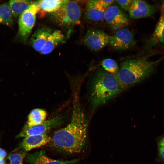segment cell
<instances>
[{"instance_id":"cell-1","label":"cell","mask_w":164,"mask_h":164,"mask_svg":"<svg viewBox=\"0 0 164 164\" xmlns=\"http://www.w3.org/2000/svg\"><path fill=\"white\" fill-rule=\"evenodd\" d=\"M78 97L76 94L70 122L56 131L50 141L54 147L70 153L81 151L87 136L88 122Z\"/></svg>"},{"instance_id":"cell-2","label":"cell","mask_w":164,"mask_h":164,"mask_svg":"<svg viewBox=\"0 0 164 164\" xmlns=\"http://www.w3.org/2000/svg\"><path fill=\"white\" fill-rule=\"evenodd\" d=\"M148 56L123 62L115 76L122 90L139 83L149 76L163 57L157 60H148Z\"/></svg>"},{"instance_id":"cell-3","label":"cell","mask_w":164,"mask_h":164,"mask_svg":"<svg viewBox=\"0 0 164 164\" xmlns=\"http://www.w3.org/2000/svg\"><path fill=\"white\" fill-rule=\"evenodd\" d=\"M122 90L115 76L99 68L91 83L90 104L92 109L104 105Z\"/></svg>"},{"instance_id":"cell-4","label":"cell","mask_w":164,"mask_h":164,"mask_svg":"<svg viewBox=\"0 0 164 164\" xmlns=\"http://www.w3.org/2000/svg\"><path fill=\"white\" fill-rule=\"evenodd\" d=\"M52 14L54 19L58 24L69 27L80 24L81 11L77 1L68 0Z\"/></svg>"},{"instance_id":"cell-5","label":"cell","mask_w":164,"mask_h":164,"mask_svg":"<svg viewBox=\"0 0 164 164\" xmlns=\"http://www.w3.org/2000/svg\"><path fill=\"white\" fill-rule=\"evenodd\" d=\"M39 11L37 2H35L19 16L15 36L17 41L25 42L27 40L35 25L36 15Z\"/></svg>"},{"instance_id":"cell-6","label":"cell","mask_w":164,"mask_h":164,"mask_svg":"<svg viewBox=\"0 0 164 164\" xmlns=\"http://www.w3.org/2000/svg\"><path fill=\"white\" fill-rule=\"evenodd\" d=\"M110 37L102 30L92 29L87 32L82 41L84 45L91 49L98 51L109 44Z\"/></svg>"},{"instance_id":"cell-7","label":"cell","mask_w":164,"mask_h":164,"mask_svg":"<svg viewBox=\"0 0 164 164\" xmlns=\"http://www.w3.org/2000/svg\"><path fill=\"white\" fill-rule=\"evenodd\" d=\"M104 19L112 29L117 31L126 26L129 21L127 14L115 5H111L106 9Z\"/></svg>"},{"instance_id":"cell-8","label":"cell","mask_w":164,"mask_h":164,"mask_svg":"<svg viewBox=\"0 0 164 164\" xmlns=\"http://www.w3.org/2000/svg\"><path fill=\"white\" fill-rule=\"evenodd\" d=\"M136 41L133 32L125 28L117 31L110 36L109 44L113 49L118 50H124L133 47Z\"/></svg>"},{"instance_id":"cell-9","label":"cell","mask_w":164,"mask_h":164,"mask_svg":"<svg viewBox=\"0 0 164 164\" xmlns=\"http://www.w3.org/2000/svg\"><path fill=\"white\" fill-rule=\"evenodd\" d=\"M63 117L61 115L46 120L39 124L31 127L24 128L17 137L46 134L50 129L61 125L63 121Z\"/></svg>"},{"instance_id":"cell-10","label":"cell","mask_w":164,"mask_h":164,"mask_svg":"<svg viewBox=\"0 0 164 164\" xmlns=\"http://www.w3.org/2000/svg\"><path fill=\"white\" fill-rule=\"evenodd\" d=\"M156 8L155 5L146 1L134 0L128 11L129 16L133 19L149 17L154 13Z\"/></svg>"},{"instance_id":"cell-11","label":"cell","mask_w":164,"mask_h":164,"mask_svg":"<svg viewBox=\"0 0 164 164\" xmlns=\"http://www.w3.org/2000/svg\"><path fill=\"white\" fill-rule=\"evenodd\" d=\"M24 159L31 164H74L79 160L78 159L67 161L53 159L49 157L44 150L26 154Z\"/></svg>"},{"instance_id":"cell-12","label":"cell","mask_w":164,"mask_h":164,"mask_svg":"<svg viewBox=\"0 0 164 164\" xmlns=\"http://www.w3.org/2000/svg\"><path fill=\"white\" fill-rule=\"evenodd\" d=\"M106 9L98 2L97 0L88 1L85 12V18L88 21L97 22L104 19Z\"/></svg>"},{"instance_id":"cell-13","label":"cell","mask_w":164,"mask_h":164,"mask_svg":"<svg viewBox=\"0 0 164 164\" xmlns=\"http://www.w3.org/2000/svg\"><path fill=\"white\" fill-rule=\"evenodd\" d=\"M51 138L46 134L32 135L25 137L19 145V147L25 151L40 147L46 144Z\"/></svg>"},{"instance_id":"cell-14","label":"cell","mask_w":164,"mask_h":164,"mask_svg":"<svg viewBox=\"0 0 164 164\" xmlns=\"http://www.w3.org/2000/svg\"><path fill=\"white\" fill-rule=\"evenodd\" d=\"M52 32L51 29L48 27H43L38 29L32 35L29 43L35 50L40 52Z\"/></svg>"},{"instance_id":"cell-15","label":"cell","mask_w":164,"mask_h":164,"mask_svg":"<svg viewBox=\"0 0 164 164\" xmlns=\"http://www.w3.org/2000/svg\"><path fill=\"white\" fill-rule=\"evenodd\" d=\"M64 38V36L60 31L56 30L53 32L48 37L40 53L44 55L50 53L59 44L63 41Z\"/></svg>"},{"instance_id":"cell-16","label":"cell","mask_w":164,"mask_h":164,"mask_svg":"<svg viewBox=\"0 0 164 164\" xmlns=\"http://www.w3.org/2000/svg\"><path fill=\"white\" fill-rule=\"evenodd\" d=\"M35 2L30 0H10L8 3L13 17L17 18Z\"/></svg>"},{"instance_id":"cell-17","label":"cell","mask_w":164,"mask_h":164,"mask_svg":"<svg viewBox=\"0 0 164 164\" xmlns=\"http://www.w3.org/2000/svg\"><path fill=\"white\" fill-rule=\"evenodd\" d=\"M68 0H42L37 2L40 10L44 12L52 13L56 12Z\"/></svg>"},{"instance_id":"cell-18","label":"cell","mask_w":164,"mask_h":164,"mask_svg":"<svg viewBox=\"0 0 164 164\" xmlns=\"http://www.w3.org/2000/svg\"><path fill=\"white\" fill-rule=\"evenodd\" d=\"M47 115V112L44 110L39 108L33 109L29 114L27 122L24 128L40 124L45 121Z\"/></svg>"},{"instance_id":"cell-19","label":"cell","mask_w":164,"mask_h":164,"mask_svg":"<svg viewBox=\"0 0 164 164\" xmlns=\"http://www.w3.org/2000/svg\"><path fill=\"white\" fill-rule=\"evenodd\" d=\"M13 23V16L8 3L0 4V24L11 26Z\"/></svg>"},{"instance_id":"cell-20","label":"cell","mask_w":164,"mask_h":164,"mask_svg":"<svg viewBox=\"0 0 164 164\" xmlns=\"http://www.w3.org/2000/svg\"><path fill=\"white\" fill-rule=\"evenodd\" d=\"M102 68L108 72L116 76L118 73L119 67L116 61L111 58H106L102 62Z\"/></svg>"},{"instance_id":"cell-21","label":"cell","mask_w":164,"mask_h":164,"mask_svg":"<svg viewBox=\"0 0 164 164\" xmlns=\"http://www.w3.org/2000/svg\"><path fill=\"white\" fill-rule=\"evenodd\" d=\"M26 154L25 151L12 153L5 160V164H22Z\"/></svg>"},{"instance_id":"cell-22","label":"cell","mask_w":164,"mask_h":164,"mask_svg":"<svg viewBox=\"0 0 164 164\" xmlns=\"http://www.w3.org/2000/svg\"><path fill=\"white\" fill-rule=\"evenodd\" d=\"M155 38L164 45V15H163L161 16L154 32L153 39Z\"/></svg>"},{"instance_id":"cell-23","label":"cell","mask_w":164,"mask_h":164,"mask_svg":"<svg viewBox=\"0 0 164 164\" xmlns=\"http://www.w3.org/2000/svg\"><path fill=\"white\" fill-rule=\"evenodd\" d=\"M133 0H116L115 1L124 11H128L131 5Z\"/></svg>"},{"instance_id":"cell-24","label":"cell","mask_w":164,"mask_h":164,"mask_svg":"<svg viewBox=\"0 0 164 164\" xmlns=\"http://www.w3.org/2000/svg\"><path fill=\"white\" fill-rule=\"evenodd\" d=\"M100 4L104 7L106 9L111 5L115 1L113 0H97Z\"/></svg>"},{"instance_id":"cell-25","label":"cell","mask_w":164,"mask_h":164,"mask_svg":"<svg viewBox=\"0 0 164 164\" xmlns=\"http://www.w3.org/2000/svg\"><path fill=\"white\" fill-rule=\"evenodd\" d=\"M6 155V152L3 149L0 148V159H4Z\"/></svg>"},{"instance_id":"cell-26","label":"cell","mask_w":164,"mask_h":164,"mask_svg":"<svg viewBox=\"0 0 164 164\" xmlns=\"http://www.w3.org/2000/svg\"><path fill=\"white\" fill-rule=\"evenodd\" d=\"M159 152L161 157L164 159V148L159 147Z\"/></svg>"},{"instance_id":"cell-27","label":"cell","mask_w":164,"mask_h":164,"mask_svg":"<svg viewBox=\"0 0 164 164\" xmlns=\"http://www.w3.org/2000/svg\"><path fill=\"white\" fill-rule=\"evenodd\" d=\"M159 147L164 148V137L162 138L159 143Z\"/></svg>"},{"instance_id":"cell-28","label":"cell","mask_w":164,"mask_h":164,"mask_svg":"<svg viewBox=\"0 0 164 164\" xmlns=\"http://www.w3.org/2000/svg\"><path fill=\"white\" fill-rule=\"evenodd\" d=\"M5 160L4 159H0V164H5Z\"/></svg>"},{"instance_id":"cell-29","label":"cell","mask_w":164,"mask_h":164,"mask_svg":"<svg viewBox=\"0 0 164 164\" xmlns=\"http://www.w3.org/2000/svg\"><path fill=\"white\" fill-rule=\"evenodd\" d=\"M162 15H164V2H163V4L162 7Z\"/></svg>"}]
</instances>
